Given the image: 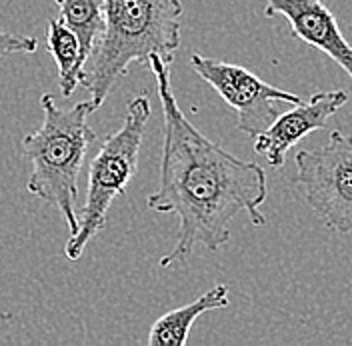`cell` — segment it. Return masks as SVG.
<instances>
[{
  "instance_id": "6da1fadb",
  "label": "cell",
  "mask_w": 352,
  "mask_h": 346,
  "mask_svg": "<svg viewBox=\"0 0 352 346\" xmlns=\"http://www.w3.org/2000/svg\"><path fill=\"white\" fill-rule=\"evenodd\" d=\"M148 66L164 116V144L160 184L146 204L154 213L178 218L175 248L160 260L162 268H170L197 246L220 250L230 240V222L242 210L254 226H264L261 206L268 180L263 166L226 152L184 116L170 85V65L151 56Z\"/></svg>"
},
{
  "instance_id": "7a4b0ae2",
  "label": "cell",
  "mask_w": 352,
  "mask_h": 346,
  "mask_svg": "<svg viewBox=\"0 0 352 346\" xmlns=\"http://www.w3.org/2000/svg\"><path fill=\"white\" fill-rule=\"evenodd\" d=\"M102 32L92 44L78 83L98 109L132 65H148L151 56L173 65L184 6L182 0H102Z\"/></svg>"
},
{
  "instance_id": "3957f363",
  "label": "cell",
  "mask_w": 352,
  "mask_h": 346,
  "mask_svg": "<svg viewBox=\"0 0 352 346\" xmlns=\"http://www.w3.org/2000/svg\"><path fill=\"white\" fill-rule=\"evenodd\" d=\"M43 125L22 138V151L32 164L26 188L30 195L58 208L68 235L78 230V176L88 149L98 136L88 127V116L98 107L92 98L60 109L52 94L41 96Z\"/></svg>"
},
{
  "instance_id": "277c9868",
  "label": "cell",
  "mask_w": 352,
  "mask_h": 346,
  "mask_svg": "<svg viewBox=\"0 0 352 346\" xmlns=\"http://www.w3.org/2000/svg\"><path fill=\"white\" fill-rule=\"evenodd\" d=\"M151 100L146 94L132 98L122 127L98 140V152L88 166L85 204L78 210V230L65 244V257L78 260L87 244L96 237L109 218V208L118 196L124 195L138 171L140 147L144 142L146 125L151 120Z\"/></svg>"
},
{
  "instance_id": "5b68a950",
  "label": "cell",
  "mask_w": 352,
  "mask_h": 346,
  "mask_svg": "<svg viewBox=\"0 0 352 346\" xmlns=\"http://www.w3.org/2000/svg\"><path fill=\"white\" fill-rule=\"evenodd\" d=\"M296 184L330 230L352 233V136L332 130L324 147L294 156Z\"/></svg>"
},
{
  "instance_id": "8992f818",
  "label": "cell",
  "mask_w": 352,
  "mask_h": 346,
  "mask_svg": "<svg viewBox=\"0 0 352 346\" xmlns=\"http://www.w3.org/2000/svg\"><path fill=\"white\" fill-rule=\"evenodd\" d=\"M190 68L236 112V129L250 138H256L276 120L278 105L302 102L298 94L272 87L239 65L192 54Z\"/></svg>"
},
{
  "instance_id": "52a82bcc",
  "label": "cell",
  "mask_w": 352,
  "mask_h": 346,
  "mask_svg": "<svg viewBox=\"0 0 352 346\" xmlns=\"http://www.w3.org/2000/svg\"><path fill=\"white\" fill-rule=\"evenodd\" d=\"M346 102V90L314 92L308 100L294 105V109L285 114H278L276 120L254 138V151L263 154L272 169H283L288 151L296 147L307 134L324 129L330 116Z\"/></svg>"
},
{
  "instance_id": "ba28073f",
  "label": "cell",
  "mask_w": 352,
  "mask_h": 346,
  "mask_svg": "<svg viewBox=\"0 0 352 346\" xmlns=\"http://www.w3.org/2000/svg\"><path fill=\"white\" fill-rule=\"evenodd\" d=\"M276 14L285 17L302 43L324 52L352 78V46L322 0H264V17Z\"/></svg>"
},
{
  "instance_id": "9c48e42d",
  "label": "cell",
  "mask_w": 352,
  "mask_h": 346,
  "mask_svg": "<svg viewBox=\"0 0 352 346\" xmlns=\"http://www.w3.org/2000/svg\"><path fill=\"white\" fill-rule=\"evenodd\" d=\"M230 304L228 299V286L217 284L204 294H200L197 301L184 304L180 308H175L166 314H162L151 328L148 345L151 346H184L188 343V334L192 330V325L197 323L202 314L210 310H220Z\"/></svg>"
},
{
  "instance_id": "30bf717a",
  "label": "cell",
  "mask_w": 352,
  "mask_h": 346,
  "mask_svg": "<svg viewBox=\"0 0 352 346\" xmlns=\"http://www.w3.org/2000/svg\"><path fill=\"white\" fill-rule=\"evenodd\" d=\"M46 48L58 66V87L65 98H70L80 83L85 68L82 46L72 28L60 19H50L46 24Z\"/></svg>"
},
{
  "instance_id": "8fae6325",
  "label": "cell",
  "mask_w": 352,
  "mask_h": 346,
  "mask_svg": "<svg viewBox=\"0 0 352 346\" xmlns=\"http://www.w3.org/2000/svg\"><path fill=\"white\" fill-rule=\"evenodd\" d=\"M54 2L60 12L58 19L76 32L87 63L92 44L100 36L104 26L102 0H54Z\"/></svg>"
},
{
  "instance_id": "7c38bea8",
  "label": "cell",
  "mask_w": 352,
  "mask_h": 346,
  "mask_svg": "<svg viewBox=\"0 0 352 346\" xmlns=\"http://www.w3.org/2000/svg\"><path fill=\"white\" fill-rule=\"evenodd\" d=\"M38 50V41L10 30H0V58L10 54H34Z\"/></svg>"
},
{
  "instance_id": "4fadbf2b",
  "label": "cell",
  "mask_w": 352,
  "mask_h": 346,
  "mask_svg": "<svg viewBox=\"0 0 352 346\" xmlns=\"http://www.w3.org/2000/svg\"><path fill=\"white\" fill-rule=\"evenodd\" d=\"M8 2H14V0H8Z\"/></svg>"
}]
</instances>
